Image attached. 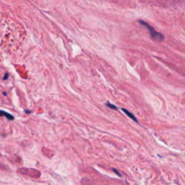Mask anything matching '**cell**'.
<instances>
[{"instance_id": "6da1fadb", "label": "cell", "mask_w": 185, "mask_h": 185, "mask_svg": "<svg viewBox=\"0 0 185 185\" xmlns=\"http://www.w3.org/2000/svg\"><path fill=\"white\" fill-rule=\"evenodd\" d=\"M138 22L141 24V25H144V26H146V28H148V31H149L150 34H151V37H152L153 39H154L156 40H158V41H161L163 40L164 37H163V34L156 31V30H155L154 28L151 26V25H150L148 23H146V22H145L144 20H138Z\"/></svg>"}, {"instance_id": "7a4b0ae2", "label": "cell", "mask_w": 185, "mask_h": 185, "mask_svg": "<svg viewBox=\"0 0 185 185\" xmlns=\"http://www.w3.org/2000/svg\"><path fill=\"white\" fill-rule=\"evenodd\" d=\"M122 111H124V113H125V114H127V116H129V117H130V118H131V119H134V120H135V122H138V119H136V117H135V116H134V115H133V114H132V113H130V111H127V109H125V108H122Z\"/></svg>"}, {"instance_id": "3957f363", "label": "cell", "mask_w": 185, "mask_h": 185, "mask_svg": "<svg viewBox=\"0 0 185 185\" xmlns=\"http://www.w3.org/2000/svg\"><path fill=\"white\" fill-rule=\"evenodd\" d=\"M2 115H6V116H7L8 119H11V120H12V119H14L13 116H12V115H10V114H8V113L4 112V111H0V116H2Z\"/></svg>"}, {"instance_id": "277c9868", "label": "cell", "mask_w": 185, "mask_h": 185, "mask_svg": "<svg viewBox=\"0 0 185 185\" xmlns=\"http://www.w3.org/2000/svg\"><path fill=\"white\" fill-rule=\"evenodd\" d=\"M106 106H107L108 107L112 108V109H117V108H118L117 107H116V106H114V105L111 104V103H106Z\"/></svg>"}, {"instance_id": "5b68a950", "label": "cell", "mask_w": 185, "mask_h": 185, "mask_svg": "<svg viewBox=\"0 0 185 185\" xmlns=\"http://www.w3.org/2000/svg\"><path fill=\"white\" fill-rule=\"evenodd\" d=\"M113 171H114V172H115V173H116V174H117V175H118V176H121V174H119V172H118V171H116V170H115V169H113Z\"/></svg>"}]
</instances>
